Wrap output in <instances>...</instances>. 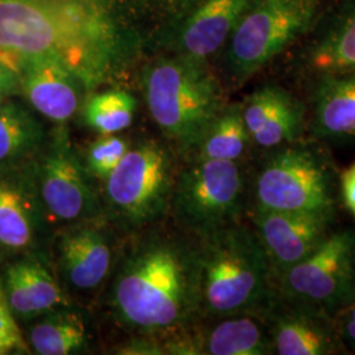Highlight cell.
<instances>
[{
	"instance_id": "2",
	"label": "cell",
	"mask_w": 355,
	"mask_h": 355,
	"mask_svg": "<svg viewBox=\"0 0 355 355\" xmlns=\"http://www.w3.org/2000/svg\"><path fill=\"white\" fill-rule=\"evenodd\" d=\"M132 51L114 0H0V51L53 58L87 92L120 76Z\"/></svg>"
},
{
	"instance_id": "28",
	"label": "cell",
	"mask_w": 355,
	"mask_h": 355,
	"mask_svg": "<svg viewBox=\"0 0 355 355\" xmlns=\"http://www.w3.org/2000/svg\"><path fill=\"white\" fill-rule=\"evenodd\" d=\"M19 91V73L16 60L0 51V104Z\"/></svg>"
},
{
	"instance_id": "5",
	"label": "cell",
	"mask_w": 355,
	"mask_h": 355,
	"mask_svg": "<svg viewBox=\"0 0 355 355\" xmlns=\"http://www.w3.org/2000/svg\"><path fill=\"white\" fill-rule=\"evenodd\" d=\"M180 164L179 153L166 140L130 144L121 162L102 183L105 217L121 234L168 220Z\"/></svg>"
},
{
	"instance_id": "21",
	"label": "cell",
	"mask_w": 355,
	"mask_h": 355,
	"mask_svg": "<svg viewBox=\"0 0 355 355\" xmlns=\"http://www.w3.org/2000/svg\"><path fill=\"white\" fill-rule=\"evenodd\" d=\"M31 321L26 343L36 354H85L92 347L89 320L76 304L53 309Z\"/></svg>"
},
{
	"instance_id": "12",
	"label": "cell",
	"mask_w": 355,
	"mask_h": 355,
	"mask_svg": "<svg viewBox=\"0 0 355 355\" xmlns=\"http://www.w3.org/2000/svg\"><path fill=\"white\" fill-rule=\"evenodd\" d=\"M275 354H346L334 318L313 305L286 297L278 292L263 313Z\"/></svg>"
},
{
	"instance_id": "24",
	"label": "cell",
	"mask_w": 355,
	"mask_h": 355,
	"mask_svg": "<svg viewBox=\"0 0 355 355\" xmlns=\"http://www.w3.org/2000/svg\"><path fill=\"white\" fill-rule=\"evenodd\" d=\"M252 148L253 142L243 121L242 104H225L186 159L246 162Z\"/></svg>"
},
{
	"instance_id": "7",
	"label": "cell",
	"mask_w": 355,
	"mask_h": 355,
	"mask_svg": "<svg viewBox=\"0 0 355 355\" xmlns=\"http://www.w3.org/2000/svg\"><path fill=\"white\" fill-rule=\"evenodd\" d=\"M252 179L245 161H182L170 220L192 237L242 223L250 211Z\"/></svg>"
},
{
	"instance_id": "4",
	"label": "cell",
	"mask_w": 355,
	"mask_h": 355,
	"mask_svg": "<svg viewBox=\"0 0 355 355\" xmlns=\"http://www.w3.org/2000/svg\"><path fill=\"white\" fill-rule=\"evenodd\" d=\"M145 99L153 121L182 161L225 105L221 86L205 61L183 55L149 67Z\"/></svg>"
},
{
	"instance_id": "17",
	"label": "cell",
	"mask_w": 355,
	"mask_h": 355,
	"mask_svg": "<svg viewBox=\"0 0 355 355\" xmlns=\"http://www.w3.org/2000/svg\"><path fill=\"white\" fill-rule=\"evenodd\" d=\"M242 116L253 146L263 152L302 140L305 129L303 105L277 85L255 89L242 104Z\"/></svg>"
},
{
	"instance_id": "3",
	"label": "cell",
	"mask_w": 355,
	"mask_h": 355,
	"mask_svg": "<svg viewBox=\"0 0 355 355\" xmlns=\"http://www.w3.org/2000/svg\"><path fill=\"white\" fill-rule=\"evenodd\" d=\"M192 239L202 321L237 313L263 316L278 283L253 227L242 221Z\"/></svg>"
},
{
	"instance_id": "19",
	"label": "cell",
	"mask_w": 355,
	"mask_h": 355,
	"mask_svg": "<svg viewBox=\"0 0 355 355\" xmlns=\"http://www.w3.org/2000/svg\"><path fill=\"white\" fill-rule=\"evenodd\" d=\"M198 355H274L266 320L258 313H237L203 320L195 327Z\"/></svg>"
},
{
	"instance_id": "20",
	"label": "cell",
	"mask_w": 355,
	"mask_h": 355,
	"mask_svg": "<svg viewBox=\"0 0 355 355\" xmlns=\"http://www.w3.org/2000/svg\"><path fill=\"white\" fill-rule=\"evenodd\" d=\"M254 0H207L179 35V55L207 61L228 41Z\"/></svg>"
},
{
	"instance_id": "15",
	"label": "cell",
	"mask_w": 355,
	"mask_h": 355,
	"mask_svg": "<svg viewBox=\"0 0 355 355\" xmlns=\"http://www.w3.org/2000/svg\"><path fill=\"white\" fill-rule=\"evenodd\" d=\"M1 284L15 318L21 320L74 304L58 278L51 252H32L16 259L7 267Z\"/></svg>"
},
{
	"instance_id": "25",
	"label": "cell",
	"mask_w": 355,
	"mask_h": 355,
	"mask_svg": "<svg viewBox=\"0 0 355 355\" xmlns=\"http://www.w3.org/2000/svg\"><path fill=\"white\" fill-rule=\"evenodd\" d=\"M137 103L124 89L95 94L85 105V120L101 136L116 135L132 125Z\"/></svg>"
},
{
	"instance_id": "14",
	"label": "cell",
	"mask_w": 355,
	"mask_h": 355,
	"mask_svg": "<svg viewBox=\"0 0 355 355\" xmlns=\"http://www.w3.org/2000/svg\"><path fill=\"white\" fill-rule=\"evenodd\" d=\"M55 228L41 202L32 165L26 178H0V248L11 252H51Z\"/></svg>"
},
{
	"instance_id": "29",
	"label": "cell",
	"mask_w": 355,
	"mask_h": 355,
	"mask_svg": "<svg viewBox=\"0 0 355 355\" xmlns=\"http://www.w3.org/2000/svg\"><path fill=\"white\" fill-rule=\"evenodd\" d=\"M336 328L347 353H355V300L336 315Z\"/></svg>"
},
{
	"instance_id": "11",
	"label": "cell",
	"mask_w": 355,
	"mask_h": 355,
	"mask_svg": "<svg viewBox=\"0 0 355 355\" xmlns=\"http://www.w3.org/2000/svg\"><path fill=\"white\" fill-rule=\"evenodd\" d=\"M123 236L107 217L55 229L51 259L71 300L101 295Z\"/></svg>"
},
{
	"instance_id": "8",
	"label": "cell",
	"mask_w": 355,
	"mask_h": 355,
	"mask_svg": "<svg viewBox=\"0 0 355 355\" xmlns=\"http://www.w3.org/2000/svg\"><path fill=\"white\" fill-rule=\"evenodd\" d=\"M318 0H254L230 35L225 69L243 82L306 33L318 15Z\"/></svg>"
},
{
	"instance_id": "18",
	"label": "cell",
	"mask_w": 355,
	"mask_h": 355,
	"mask_svg": "<svg viewBox=\"0 0 355 355\" xmlns=\"http://www.w3.org/2000/svg\"><path fill=\"white\" fill-rule=\"evenodd\" d=\"M318 76L309 120L312 136L321 141L355 142V70Z\"/></svg>"
},
{
	"instance_id": "26",
	"label": "cell",
	"mask_w": 355,
	"mask_h": 355,
	"mask_svg": "<svg viewBox=\"0 0 355 355\" xmlns=\"http://www.w3.org/2000/svg\"><path fill=\"white\" fill-rule=\"evenodd\" d=\"M130 144L120 136L104 135L91 142L80 157L91 177L103 183L121 162Z\"/></svg>"
},
{
	"instance_id": "23",
	"label": "cell",
	"mask_w": 355,
	"mask_h": 355,
	"mask_svg": "<svg viewBox=\"0 0 355 355\" xmlns=\"http://www.w3.org/2000/svg\"><path fill=\"white\" fill-rule=\"evenodd\" d=\"M305 64L318 76L355 70V0L343 7L315 38Z\"/></svg>"
},
{
	"instance_id": "13",
	"label": "cell",
	"mask_w": 355,
	"mask_h": 355,
	"mask_svg": "<svg viewBox=\"0 0 355 355\" xmlns=\"http://www.w3.org/2000/svg\"><path fill=\"white\" fill-rule=\"evenodd\" d=\"M337 214L250 209L249 216L277 278L313 253L334 229Z\"/></svg>"
},
{
	"instance_id": "1",
	"label": "cell",
	"mask_w": 355,
	"mask_h": 355,
	"mask_svg": "<svg viewBox=\"0 0 355 355\" xmlns=\"http://www.w3.org/2000/svg\"><path fill=\"white\" fill-rule=\"evenodd\" d=\"M99 297L111 321L130 337L164 345L193 329L202 313L192 236L170 218L124 234Z\"/></svg>"
},
{
	"instance_id": "9",
	"label": "cell",
	"mask_w": 355,
	"mask_h": 355,
	"mask_svg": "<svg viewBox=\"0 0 355 355\" xmlns=\"http://www.w3.org/2000/svg\"><path fill=\"white\" fill-rule=\"evenodd\" d=\"M38 193L55 229L105 217L96 189L67 129L57 125L32 164Z\"/></svg>"
},
{
	"instance_id": "16",
	"label": "cell",
	"mask_w": 355,
	"mask_h": 355,
	"mask_svg": "<svg viewBox=\"0 0 355 355\" xmlns=\"http://www.w3.org/2000/svg\"><path fill=\"white\" fill-rule=\"evenodd\" d=\"M16 64L19 91L38 114L57 125L76 116L87 89L66 66L48 57L17 58Z\"/></svg>"
},
{
	"instance_id": "27",
	"label": "cell",
	"mask_w": 355,
	"mask_h": 355,
	"mask_svg": "<svg viewBox=\"0 0 355 355\" xmlns=\"http://www.w3.org/2000/svg\"><path fill=\"white\" fill-rule=\"evenodd\" d=\"M29 345L13 315L0 279V355L29 354Z\"/></svg>"
},
{
	"instance_id": "30",
	"label": "cell",
	"mask_w": 355,
	"mask_h": 355,
	"mask_svg": "<svg viewBox=\"0 0 355 355\" xmlns=\"http://www.w3.org/2000/svg\"><path fill=\"white\" fill-rule=\"evenodd\" d=\"M340 192L343 204L355 220V161L340 175Z\"/></svg>"
},
{
	"instance_id": "10",
	"label": "cell",
	"mask_w": 355,
	"mask_h": 355,
	"mask_svg": "<svg viewBox=\"0 0 355 355\" xmlns=\"http://www.w3.org/2000/svg\"><path fill=\"white\" fill-rule=\"evenodd\" d=\"M280 295L336 318L355 300V229L333 230L313 253L277 278Z\"/></svg>"
},
{
	"instance_id": "22",
	"label": "cell",
	"mask_w": 355,
	"mask_h": 355,
	"mask_svg": "<svg viewBox=\"0 0 355 355\" xmlns=\"http://www.w3.org/2000/svg\"><path fill=\"white\" fill-rule=\"evenodd\" d=\"M49 136L51 132L24 105L11 101L0 104V167L33 164Z\"/></svg>"
},
{
	"instance_id": "6",
	"label": "cell",
	"mask_w": 355,
	"mask_h": 355,
	"mask_svg": "<svg viewBox=\"0 0 355 355\" xmlns=\"http://www.w3.org/2000/svg\"><path fill=\"white\" fill-rule=\"evenodd\" d=\"M340 177L324 150L296 141L265 152L252 178V209L337 214Z\"/></svg>"
}]
</instances>
